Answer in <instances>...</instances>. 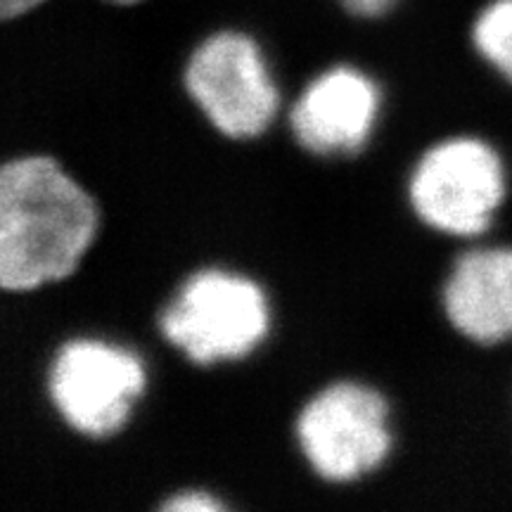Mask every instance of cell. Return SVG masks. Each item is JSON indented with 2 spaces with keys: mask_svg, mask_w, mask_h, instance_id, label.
I'll use <instances>...</instances> for the list:
<instances>
[{
  "mask_svg": "<svg viewBox=\"0 0 512 512\" xmlns=\"http://www.w3.org/2000/svg\"><path fill=\"white\" fill-rule=\"evenodd\" d=\"M98 233L93 197L50 157L0 166V290L69 278Z\"/></svg>",
  "mask_w": 512,
  "mask_h": 512,
  "instance_id": "cell-1",
  "label": "cell"
},
{
  "mask_svg": "<svg viewBox=\"0 0 512 512\" xmlns=\"http://www.w3.org/2000/svg\"><path fill=\"white\" fill-rule=\"evenodd\" d=\"M159 325L190 361L211 366L252 354L271 328V309L254 280L209 268L181 287Z\"/></svg>",
  "mask_w": 512,
  "mask_h": 512,
  "instance_id": "cell-2",
  "label": "cell"
},
{
  "mask_svg": "<svg viewBox=\"0 0 512 512\" xmlns=\"http://www.w3.org/2000/svg\"><path fill=\"white\" fill-rule=\"evenodd\" d=\"M415 214L427 226L456 238H475L494 221L505 197V169L491 145L451 138L425 152L411 185Z\"/></svg>",
  "mask_w": 512,
  "mask_h": 512,
  "instance_id": "cell-3",
  "label": "cell"
},
{
  "mask_svg": "<svg viewBox=\"0 0 512 512\" xmlns=\"http://www.w3.org/2000/svg\"><path fill=\"white\" fill-rule=\"evenodd\" d=\"M145 384L143 361L102 339L64 344L48 380L50 399L64 422L86 437L117 434L131 418Z\"/></svg>",
  "mask_w": 512,
  "mask_h": 512,
  "instance_id": "cell-4",
  "label": "cell"
},
{
  "mask_svg": "<svg viewBox=\"0 0 512 512\" xmlns=\"http://www.w3.org/2000/svg\"><path fill=\"white\" fill-rule=\"evenodd\" d=\"M387 401L356 382H339L306 403L297 437L306 460L328 482H354L392 448Z\"/></svg>",
  "mask_w": 512,
  "mask_h": 512,
  "instance_id": "cell-5",
  "label": "cell"
},
{
  "mask_svg": "<svg viewBox=\"0 0 512 512\" xmlns=\"http://www.w3.org/2000/svg\"><path fill=\"white\" fill-rule=\"evenodd\" d=\"M185 86L228 138L259 136L280 107V93L259 46L235 31L211 36L195 50L185 69Z\"/></svg>",
  "mask_w": 512,
  "mask_h": 512,
  "instance_id": "cell-6",
  "label": "cell"
},
{
  "mask_svg": "<svg viewBox=\"0 0 512 512\" xmlns=\"http://www.w3.org/2000/svg\"><path fill=\"white\" fill-rule=\"evenodd\" d=\"M380 88L368 74L335 67L313 79L292 110V131L316 155L358 152L373 136Z\"/></svg>",
  "mask_w": 512,
  "mask_h": 512,
  "instance_id": "cell-7",
  "label": "cell"
},
{
  "mask_svg": "<svg viewBox=\"0 0 512 512\" xmlns=\"http://www.w3.org/2000/svg\"><path fill=\"white\" fill-rule=\"evenodd\" d=\"M444 309L460 335L479 344L512 337V247L465 252L444 287Z\"/></svg>",
  "mask_w": 512,
  "mask_h": 512,
  "instance_id": "cell-8",
  "label": "cell"
},
{
  "mask_svg": "<svg viewBox=\"0 0 512 512\" xmlns=\"http://www.w3.org/2000/svg\"><path fill=\"white\" fill-rule=\"evenodd\" d=\"M472 41L479 55L512 83V0H491L479 12Z\"/></svg>",
  "mask_w": 512,
  "mask_h": 512,
  "instance_id": "cell-9",
  "label": "cell"
},
{
  "mask_svg": "<svg viewBox=\"0 0 512 512\" xmlns=\"http://www.w3.org/2000/svg\"><path fill=\"white\" fill-rule=\"evenodd\" d=\"M164 510H174V512H216V510H223V503L216 501L214 496L204 494V491H188V494H181V496L171 498V501L164 505Z\"/></svg>",
  "mask_w": 512,
  "mask_h": 512,
  "instance_id": "cell-10",
  "label": "cell"
},
{
  "mask_svg": "<svg viewBox=\"0 0 512 512\" xmlns=\"http://www.w3.org/2000/svg\"><path fill=\"white\" fill-rule=\"evenodd\" d=\"M339 3L356 17H380L392 10L399 0H339Z\"/></svg>",
  "mask_w": 512,
  "mask_h": 512,
  "instance_id": "cell-11",
  "label": "cell"
},
{
  "mask_svg": "<svg viewBox=\"0 0 512 512\" xmlns=\"http://www.w3.org/2000/svg\"><path fill=\"white\" fill-rule=\"evenodd\" d=\"M46 0H0V19H15L19 15H27L38 8Z\"/></svg>",
  "mask_w": 512,
  "mask_h": 512,
  "instance_id": "cell-12",
  "label": "cell"
},
{
  "mask_svg": "<svg viewBox=\"0 0 512 512\" xmlns=\"http://www.w3.org/2000/svg\"><path fill=\"white\" fill-rule=\"evenodd\" d=\"M105 3H112V5H136L140 0H105Z\"/></svg>",
  "mask_w": 512,
  "mask_h": 512,
  "instance_id": "cell-13",
  "label": "cell"
}]
</instances>
